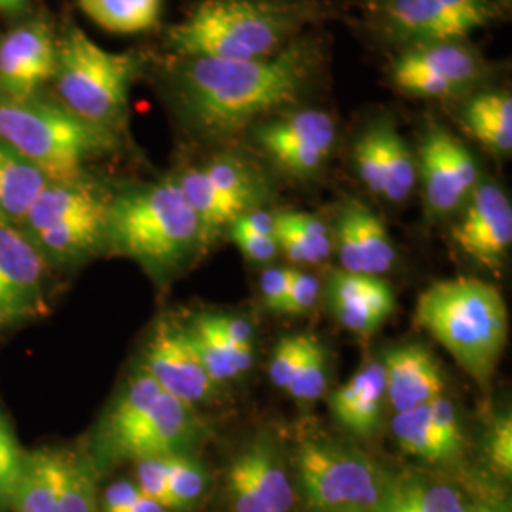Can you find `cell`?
<instances>
[{"label":"cell","mask_w":512,"mask_h":512,"mask_svg":"<svg viewBox=\"0 0 512 512\" xmlns=\"http://www.w3.org/2000/svg\"><path fill=\"white\" fill-rule=\"evenodd\" d=\"M416 321L478 384L490 382L509 336L507 304L494 285L475 277L439 281L418 298Z\"/></svg>","instance_id":"2"},{"label":"cell","mask_w":512,"mask_h":512,"mask_svg":"<svg viewBox=\"0 0 512 512\" xmlns=\"http://www.w3.org/2000/svg\"><path fill=\"white\" fill-rule=\"evenodd\" d=\"M105 224L107 213L90 215L59 222L27 238L33 241L46 262L63 264L90 255L99 245H105Z\"/></svg>","instance_id":"23"},{"label":"cell","mask_w":512,"mask_h":512,"mask_svg":"<svg viewBox=\"0 0 512 512\" xmlns=\"http://www.w3.org/2000/svg\"><path fill=\"white\" fill-rule=\"evenodd\" d=\"M452 238L469 258L495 268L512 243V207L507 194L494 183L476 184Z\"/></svg>","instance_id":"16"},{"label":"cell","mask_w":512,"mask_h":512,"mask_svg":"<svg viewBox=\"0 0 512 512\" xmlns=\"http://www.w3.org/2000/svg\"><path fill=\"white\" fill-rule=\"evenodd\" d=\"M446 19L454 31V37L463 38L486 25L492 16V8L486 0H439Z\"/></svg>","instance_id":"39"},{"label":"cell","mask_w":512,"mask_h":512,"mask_svg":"<svg viewBox=\"0 0 512 512\" xmlns=\"http://www.w3.org/2000/svg\"><path fill=\"white\" fill-rule=\"evenodd\" d=\"M319 293H321V285L313 275L293 270L289 291L279 313H289V315L308 313L315 308Z\"/></svg>","instance_id":"43"},{"label":"cell","mask_w":512,"mask_h":512,"mask_svg":"<svg viewBox=\"0 0 512 512\" xmlns=\"http://www.w3.org/2000/svg\"><path fill=\"white\" fill-rule=\"evenodd\" d=\"M186 327L203 368L215 384H226L251 370L253 348L230 342L213 323L211 313L196 315Z\"/></svg>","instance_id":"21"},{"label":"cell","mask_w":512,"mask_h":512,"mask_svg":"<svg viewBox=\"0 0 512 512\" xmlns=\"http://www.w3.org/2000/svg\"><path fill=\"white\" fill-rule=\"evenodd\" d=\"M139 368L156 380L165 393L184 403H209L219 393L192 344L188 327L175 319H160L143 348Z\"/></svg>","instance_id":"10"},{"label":"cell","mask_w":512,"mask_h":512,"mask_svg":"<svg viewBox=\"0 0 512 512\" xmlns=\"http://www.w3.org/2000/svg\"><path fill=\"white\" fill-rule=\"evenodd\" d=\"M384 401V365L382 361H370L348 384L330 395V412L351 435L370 437L380 427Z\"/></svg>","instance_id":"19"},{"label":"cell","mask_w":512,"mask_h":512,"mask_svg":"<svg viewBox=\"0 0 512 512\" xmlns=\"http://www.w3.org/2000/svg\"><path fill=\"white\" fill-rule=\"evenodd\" d=\"M329 302H366L384 317L395 310V294L380 275L334 272L329 281Z\"/></svg>","instance_id":"35"},{"label":"cell","mask_w":512,"mask_h":512,"mask_svg":"<svg viewBox=\"0 0 512 512\" xmlns=\"http://www.w3.org/2000/svg\"><path fill=\"white\" fill-rule=\"evenodd\" d=\"M255 139L279 171L308 179L327 164L336 143V126L323 110H293L256 126Z\"/></svg>","instance_id":"8"},{"label":"cell","mask_w":512,"mask_h":512,"mask_svg":"<svg viewBox=\"0 0 512 512\" xmlns=\"http://www.w3.org/2000/svg\"><path fill=\"white\" fill-rule=\"evenodd\" d=\"M385 397L395 412L437 399L444 391V376L437 359L418 344L399 346L385 353Z\"/></svg>","instance_id":"18"},{"label":"cell","mask_w":512,"mask_h":512,"mask_svg":"<svg viewBox=\"0 0 512 512\" xmlns=\"http://www.w3.org/2000/svg\"><path fill=\"white\" fill-rule=\"evenodd\" d=\"M311 336H285L283 340H279V344L275 346L272 353V361H270V380L272 384L287 389L291 384L294 370L300 365L308 344H310Z\"/></svg>","instance_id":"40"},{"label":"cell","mask_w":512,"mask_h":512,"mask_svg":"<svg viewBox=\"0 0 512 512\" xmlns=\"http://www.w3.org/2000/svg\"><path fill=\"white\" fill-rule=\"evenodd\" d=\"M256 490L270 512H289L294 503L293 484L270 435H258L241 454Z\"/></svg>","instance_id":"26"},{"label":"cell","mask_w":512,"mask_h":512,"mask_svg":"<svg viewBox=\"0 0 512 512\" xmlns=\"http://www.w3.org/2000/svg\"><path fill=\"white\" fill-rule=\"evenodd\" d=\"M355 165L366 188L387 202L403 203L418 181V165L403 135L380 120L355 143Z\"/></svg>","instance_id":"15"},{"label":"cell","mask_w":512,"mask_h":512,"mask_svg":"<svg viewBox=\"0 0 512 512\" xmlns=\"http://www.w3.org/2000/svg\"><path fill=\"white\" fill-rule=\"evenodd\" d=\"M368 512L471 511L452 484L418 473H404L387 478L378 503Z\"/></svg>","instance_id":"20"},{"label":"cell","mask_w":512,"mask_h":512,"mask_svg":"<svg viewBox=\"0 0 512 512\" xmlns=\"http://www.w3.org/2000/svg\"><path fill=\"white\" fill-rule=\"evenodd\" d=\"M105 245L152 272H169L202 249V226L175 179H167L110 198Z\"/></svg>","instance_id":"3"},{"label":"cell","mask_w":512,"mask_h":512,"mask_svg":"<svg viewBox=\"0 0 512 512\" xmlns=\"http://www.w3.org/2000/svg\"><path fill=\"white\" fill-rule=\"evenodd\" d=\"M25 452L19 446L12 423L0 406V507H12L23 475Z\"/></svg>","instance_id":"38"},{"label":"cell","mask_w":512,"mask_h":512,"mask_svg":"<svg viewBox=\"0 0 512 512\" xmlns=\"http://www.w3.org/2000/svg\"><path fill=\"white\" fill-rule=\"evenodd\" d=\"M275 239L279 251L296 264L325 262L334 245L323 220L298 211H283L275 215Z\"/></svg>","instance_id":"27"},{"label":"cell","mask_w":512,"mask_h":512,"mask_svg":"<svg viewBox=\"0 0 512 512\" xmlns=\"http://www.w3.org/2000/svg\"><path fill=\"white\" fill-rule=\"evenodd\" d=\"M317 42H289L266 59L181 57L171 73V101L202 137L220 139L300 101L321 67Z\"/></svg>","instance_id":"1"},{"label":"cell","mask_w":512,"mask_h":512,"mask_svg":"<svg viewBox=\"0 0 512 512\" xmlns=\"http://www.w3.org/2000/svg\"><path fill=\"white\" fill-rule=\"evenodd\" d=\"M336 247L344 272L382 275L395 262V247L382 219L365 203L349 200L336 220Z\"/></svg>","instance_id":"17"},{"label":"cell","mask_w":512,"mask_h":512,"mask_svg":"<svg viewBox=\"0 0 512 512\" xmlns=\"http://www.w3.org/2000/svg\"><path fill=\"white\" fill-rule=\"evenodd\" d=\"M226 490L234 512H270L239 456L228 471Z\"/></svg>","instance_id":"41"},{"label":"cell","mask_w":512,"mask_h":512,"mask_svg":"<svg viewBox=\"0 0 512 512\" xmlns=\"http://www.w3.org/2000/svg\"><path fill=\"white\" fill-rule=\"evenodd\" d=\"M420 177L427 209L433 215H448L475 190L478 165L452 133L433 128L421 143Z\"/></svg>","instance_id":"14"},{"label":"cell","mask_w":512,"mask_h":512,"mask_svg":"<svg viewBox=\"0 0 512 512\" xmlns=\"http://www.w3.org/2000/svg\"><path fill=\"white\" fill-rule=\"evenodd\" d=\"M490 461L501 475L511 476L512 473V420L511 414L501 416L495 421L488 442Z\"/></svg>","instance_id":"44"},{"label":"cell","mask_w":512,"mask_h":512,"mask_svg":"<svg viewBox=\"0 0 512 512\" xmlns=\"http://www.w3.org/2000/svg\"><path fill=\"white\" fill-rule=\"evenodd\" d=\"M484 65L475 50L459 40L418 44L399 55L391 80L399 92L414 97H452L473 86Z\"/></svg>","instance_id":"9"},{"label":"cell","mask_w":512,"mask_h":512,"mask_svg":"<svg viewBox=\"0 0 512 512\" xmlns=\"http://www.w3.org/2000/svg\"><path fill=\"white\" fill-rule=\"evenodd\" d=\"M175 183L181 188L184 200L200 220L203 245L215 238L222 228L232 226V222L241 217L234 203L228 202L207 179L202 167L186 169L179 177H175Z\"/></svg>","instance_id":"31"},{"label":"cell","mask_w":512,"mask_h":512,"mask_svg":"<svg viewBox=\"0 0 512 512\" xmlns=\"http://www.w3.org/2000/svg\"><path fill=\"white\" fill-rule=\"evenodd\" d=\"M296 471L302 494L317 512H368L389 478L363 452L330 440H302Z\"/></svg>","instance_id":"7"},{"label":"cell","mask_w":512,"mask_h":512,"mask_svg":"<svg viewBox=\"0 0 512 512\" xmlns=\"http://www.w3.org/2000/svg\"><path fill=\"white\" fill-rule=\"evenodd\" d=\"M211 319L230 342H234L241 348H253L255 330L247 319L238 315H228V313H211Z\"/></svg>","instance_id":"47"},{"label":"cell","mask_w":512,"mask_h":512,"mask_svg":"<svg viewBox=\"0 0 512 512\" xmlns=\"http://www.w3.org/2000/svg\"><path fill=\"white\" fill-rule=\"evenodd\" d=\"M473 512H509L505 509V505H499V503H480Z\"/></svg>","instance_id":"51"},{"label":"cell","mask_w":512,"mask_h":512,"mask_svg":"<svg viewBox=\"0 0 512 512\" xmlns=\"http://www.w3.org/2000/svg\"><path fill=\"white\" fill-rule=\"evenodd\" d=\"M230 228H232V238L245 258L262 264V262L274 260L275 255L279 253V245L274 236H260L255 232H249L236 222Z\"/></svg>","instance_id":"45"},{"label":"cell","mask_w":512,"mask_h":512,"mask_svg":"<svg viewBox=\"0 0 512 512\" xmlns=\"http://www.w3.org/2000/svg\"><path fill=\"white\" fill-rule=\"evenodd\" d=\"M164 389L156 384L152 376L137 366V370L128 378L118 397L110 404L105 418L97 431V448L105 452L110 444H114L124 433L141 420Z\"/></svg>","instance_id":"24"},{"label":"cell","mask_w":512,"mask_h":512,"mask_svg":"<svg viewBox=\"0 0 512 512\" xmlns=\"http://www.w3.org/2000/svg\"><path fill=\"white\" fill-rule=\"evenodd\" d=\"M391 433L406 454L429 463L448 461L461 454V446L450 442L437 429L427 404L395 412L391 420Z\"/></svg>","instance_id":"28"},{"label":"cell","mask_w":512,"mask_h":512,"mask_svg":"<svg viewBox=\"0 0 512 512\" xmlns=\"http://www.w3.org/2000/svg\"><path fill=\"white\" fill-rule=\"evenodd\" d=\"M80 12L114 35H139L154 29L162 16V0H76Z\"/></svg>","instance_id":"29"},{"label":"cell","mask_w":512,"mask_h":512,"mask_svg":"<svg viewBox=\"0 0 512 512\" xmlns=\"http://www.w3.org/2000/svg\"><path fill=\"white\" fill-rule=\"evenodd\" d=\"M48 183L35 165L0 139V219L19 226Z\"/></svg>","instance_id":"22"},{"label":"cell","mask_w":512,"mask_h":512,"mask_svg":"<svg viewBox=\"0 0 512 512\" xmlns=\"http://www.w3.org/2000/svg\"><path fill=\"white\" fill-rule=\"evenodd\" d=\"M139 59L135 54L109 52L78 27H67L63 37L57 38L52 76L59 105L80 120L118 135L126 122Z\"/></svg>","instance_id":"6"},{"label":"cell","mask_w":512,"mask_h":512,"mask_svg":"<svg viewBox=\"0 0 512 512\" xmlns=\"http://www.w3.org/2000/svg\"><path fill=\"white\" fill-rule=\"evenodd\" d=\"M387 18L399 37L416 46L458 40L439 0H389Z\"/></svg>","instance_id":"30"},{"label":"cell","mask_w":512,"mask_h":512,"mask_svg":"<svg viewBox=\"0 0 512 512\" xmlns=\"http://www.w3.org/2000/svg\"><path fill=\"white\" fill-rule=\"evenodd\" d=\"M50 473L61 512H95V480L86 459L50 450Z\"/></svg>","instance_id":"33"},{"label":"cell","mask_w":512,"mask_h":512,"mask_svg":"<svg viewBox=\"0 0 512 512\" xmlns=\"http://www.w3.org/2000/svg\"><path fill=\"white\" fill-rule=\"evenodd\" d=\"M167 488L173 511H183L192 507L205 494L207 473L196 459L186 454L169 456Z\"/></svg>","instance_id":"37"},{"label":"cell","mask_w":512,"mask_h":512,"mask_svg":"<svg viewBox=\"0 0 512 512\" xmlns=\"http://www.w3.org/2000/svg\"><path fill=\"white\" fill-rule=\"evenodd\" d=\"M329 382V359L327 351L319 344L317 338L311 336L308 349L296 366L291 384L287 391L298 403L310 404L319 401L327 389Z\"/></svg>","instance_id":"36"},{"label":"cell","mask_w":512,"mask_h":512,"mask_svg":"<svg viewBox=\"0 0 512 512\" xmlns=\"http://www.w3.org/2000/svg\"><path fill=\"white\" fill-rule=\"evenodd\" d=\"M16 512H61L50 473V450L25 456L18 494L12 505Z\"/></svg>","instance_id":"34"},{"label":"cell","mask_w":512,"mask_h":512,"mask_svg":"<svg viewBox=\"0 0 512 512\" xmlns=\"http://www.w3.org/2000/svg\"><path fill=\"white\" fill-rule=\"evenodd\" d=\"M37 0H0V16L12 21H25L31 18Z\"/></svg>","instance_id":"49"},{"label":"cell","mask_w":512,"mask_h":512,"mask_svg":"<svg viewBox=\"0 0 512 512\" xmlns=\"http://www.w3.org/2000/svg\"><path fill=\"white\" fill-rule=\"evenodd\" d=\"M46 268L48 262L18 224L0 219V327L46 311Z\"/></svg>","instance_id":"12"},{"label":"cell","mask_w":512,"mask_h":512,"mask_svg":"<svg viewBox=\"0 0 512 512\" xmlns=\"http://www.w3.org/2000/svg\"><path fill=\"white\" fill-rule=\"evenodd\" d=\"M465 129L476 141L495 154H511L512 97L509 92L476 93L461 114Z\"/></svg>","instance_id":"25"},{"label":"cell","mask_w":512,"mask_h":512,"mask_svg":"<svg viewBox=\"0 0 512 512\" xmlns=\"http://www.w3.org/2000/svg\"><path fill=\"white\" fill-rule=\"evenodd\" d=\"M298 12L266 0H203L167 33L179 57L266 59L293 35Z\"/></svg>","instance_id":"4"},{"label":"cell","mask_w":512,"mask_h":512,"mask_svg":"<svg viewBox=\"0 0 512 512\" xmlns=\"http://www.w3.org/2000/svg\"><path fill=\"white\" fill-rule=\"evenodd\" d=\"M143 497V492L135 482L129 480H118L110 484L103 497V512H124L128 511L133 503H137Z\"/></svg>","instance_id":"48"},{"label":"cell","mask_w":512,"mask_h":512,"mask_svg":"<svg viewBox=\"0 0 512 512\" xmlns=\"http://www.w3.org/2000/svg\"><path fill=\"white\" fill-rule=\"evenodd\" d=\"M0 139L37 167L48 181H76L93 158L112 152L116 133L97 128L63 105L0 95Z\"/></svg>","instance_id":"5"},{"label":"cell","mask_w":512,"mask_h":512,"mask_svg":"<svg viewBox=\"0 0 512 512\" xmlns=\"http://www.w3.org/2000/svg\"><path fill=\"white\" fill-rule=\"evenodd\" d=\"M203 173L220 194L234 203L239 213L258 209L264 202V181L255 167L239 160L236 156L224 154L215 156L202 165Z\"/></svg>","instance_id":"32"},{"label":"cell","mask_w":512,"mask_h":512,"mask_svg":"<svg viewBox=\"0 0 512 512\" xmlns=\"http://www.w3.org/2000/svg\"><path fill=\"white\" fill-rule=\"evenodd\" d=\"M124 512H165L164 507L160 503H156L154 499H150L147 495H143L137 503H133L128 511Z\"/></svg>","instance_id":"50"},{"label":"cell","mask_w":512,"mask_h":512,"mask_svg":"<svg viewBox=\"0 0 512 512\" xmlns=\"http://www.w3.org/2000/svg\"><path fill=\"white\" fill-rule=\"evenodd\" d=\"M291 268H270L260 277V294L262 302L270 311L279 313L281 306L285 302V296L289 291L291 283Z\"/></svg>","instance_id":"46"},{"label":"cell","mask_w":512,"mask_h":512,"mask_svg":"<svg viewBox=\"0 0 512 512\" xmlns=\"http://www.w3.org/2000/svg\"><path fill=\"white\" fill-rule=\"evenodd\" d=\"M205 433L198 406L162 393L147 414L128 433L110 444L101 456L107 459H139L177 456L192 450Z\"/></svg>","instance_id":"11"},{"label":"cell","mask_w":512,"mask_h":512,"mask_svg":"<svg viewBox=\"0 0 512 512\" xmlns=\"http://www.w3.org/2000/svg\"><path fill=\"white\" fill-rule=\"evenodd\" d=\"M167 465H169V456L162 458H145L137 461L135 473H137V486L150 499L160 503L165 511L171 509V495L167 488Z\"/></svg>","instance_id":"42"},{"label":"cell","mask_w":512,"mask_h":512,"mask_svg":"<svg viewBox=\"0 0 512 512\" xmlns=\"http://www.w3.org/2000/svg\"><path fill=\"white\" fill-rule=\"evenodd\" d=\"M57 38L42 18L19 21L0 38V95L8 99H31L52 82Z\"/></svg>","instance_id":"13"}]
</instances>
